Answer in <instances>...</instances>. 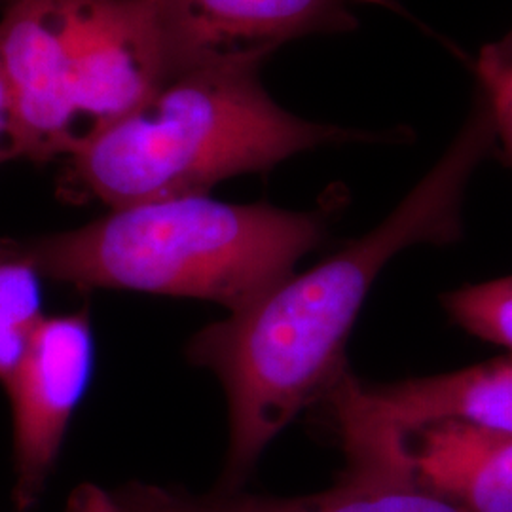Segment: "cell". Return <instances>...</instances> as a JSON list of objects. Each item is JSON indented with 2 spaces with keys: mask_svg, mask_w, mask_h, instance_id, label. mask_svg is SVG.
I'll return each instance as SVG.
<instances>
[{
  "mask_svg": "<svg viewBox=\"0 0 512 512\" xmlns=\"http://www.w3.org/2000/svg\"><path fill=\"white\" fill-rule=\"evenodd\" d=\"M256 61L171 74L135 109L67 156L61 192L110 209L205 196L311 148L378 141V133L310 122L279 107Z\"/></svg>",
  "mask_w": 512,
  "mask_h": 512,
  "instance_id": "7a4b0ae2",
  "label": "cell"
},
{
  "mask_svg": "<svg viewBox=\"0 0 512 512\" xmlns=\"http://www.w3.org/2000/svg\"><path fill=\"white\" fill-rule=\"evenodd\" d=\"M67 512H465L421 486L408 471L348 467L340 482L317 494L270 497L241 490L192 494L148 482L74 490Z\"/></svg>",
  "mask_w": 512,
  "mask_h": 512,
  "instance_id": "ba28073f",
  "label": "cell"
},
{
  "mask_svg": "<svg viewBox=\"0 0 512 512\" xmlns=\"http://www.w3.org/2000/svg\"><path fill=\"white\" fill-rule=\"evenodd\" d=\"M42 274L18 253L10 239L0 241V384L18 370L33 334L44 321Z\"/></svg>",
  "mask_w": 512,
  "mask_h": 512,
  "instance_id": "30bf717a",
  "label": "cell"
},
{
  "mask_svg": "<svg viewBox=\"0 0 512 512\" xmlns=\"http://www.w3.org/2000/svg\"><path fill=\"white\" fill-rule=\"evenodd\" d=\"M351 465L406 469L465 512H512V435L458 421L410 427L346 454Z\"/></svg>",
  "mask_w": 512,
  "mask_h": 512,
  "instance_id": "9c48e42d",
  "label": "cell"
},
{
  "mask_svg": "<svg viewBox=\"0 0 512 512\" xmlns=\"http://www.w3.org/2000/svg\"><path fill=\"white\" fill-rule=\"evenodd\" d=\"M323 213L205 196L110 209L86 226L14 241L42 277L76 291L186 296L241 310L319 247Z\"/></svg>",
  "mask_w": 512,
  "mask_h": 512,
  "instance_id": "3957f363",
  "label": "cell"
},
{
  "mask_svg": "<svg viewBox=\"0 0 512 512\" xmlns=\"http://www.w3.org/2000/svg\"><path fill=\"white\" fill-rule=\"evenodd\" d=\"M495 141L492 110L478 97L454 143L382 224L192 336L188 361L215 372L230 408L219 490H239L270 442L348 370L349 332L387 262L414 245L461 238L467 184Z\"/></svg>",
  "mask_w": 512,
  "mask_h": 512,
  "instance_id": "6da1fadb",
  "label": "cell"
},
{
  "mask_svg": "<svg viewBox=\"0 0 512 512\" xmlns=\"http://www.w3.org/2000/svg\"><path fill=\"white\" fill-rule=\"evenodd\" d=\"M319 403L344 454L435 421L512 435V355L399 384H366L346 370Z\"/></svg>",
  "mask_w": 512,
  "mask_h": 512,
  "instance_id": "5b68a950",
  "label": "cell"
},
{
  "mask_svg": "<svg viewBox=\"0 0 512 512\" xmlns=\"http://www.w3.org/2000/svg\"><path fill=\"white\" fill-rule=\"evenodd\" d=\"M8 2H12V0H8Z\"/></svg>",
  "mask_w": 512,
  "mask_h": 512,
  "instance_id": "5bb4252c",
  "label": "cell"
},
{
  "mask_svg": "<svg viewBox=\"0 0 512 512\" xmlns=\"http://www.w3.org/2000/svg\"><path fill=\"white\" fill-rule=\"evenodd\" d=\"M442 306L461 329L512 351V275L444 294Z\"/></svg>",
  "mask_w": 512,
  "mask_h": 512,
  "instance_id": "8fae6325",
  "label": "cell"
},
{
  "mask_svg": "<svg viewBox=\"0 0 512 512\" xmlns=\"http://www.w3.org/2000/svg\"><path fill=\"white\" fill-rule=\"evenodd\" d=\"M90 0H12L0 19V74L14 158L44 164L76 145L69 78Z\"/></svg>",
  "mask_w": 512,
  "mask_h": 512,
  "instance_id": "277c9868",
  "label": "cell"
},
{
  "mask_svg": "<svg viewBox=\"0 0 512 512\" xmlns=\"http://www.w3.org/2000/svg\"><path fill=\"white\" fill-rule=\"evenodd\" d=\"M88 310L44 317L14 376L4 384L14 416V503L35 507L54 471L74 412L90 385Z\"/></svg>",
  "mask_w": 512,
  "mask_h": 512,
  "instance_id": "52a82bcc",
  "label": "cell"
},
{
  "mask_svg": "<svg viewBox=\"0 0 512 512\" xmlns=\"http://www.w3.org/2000/svg\"><path fill=\"white\" fill-rule=\"evenodd\" d=\"M14 158V145H12V116H10V103L8 93L0 74V164Z\"/></svg>",
  "mask_w": 512,
  "mask_h": 512,
  "instance_id": "4fadbf2b",
  "label": "cell"
},
{
  "mask_svg": "<svg viewBox=\"0 0 512 512\" xmlns=\"http://www.w3.org/2000/svg\"><path fill=\"white\" fill-rule=\"evenodd\" d=\"M480 95L494 116L497 139L503 141L512 164V35L482 50L476 63Z\"/></svg>",
  "mask_w": 512,
  "mask_h": 512,
  "instance_id": "7c38bea8",
  "label": "cell"
},
{
  "mask_svg": "<svg viewBox=\"0 0 512 512\" xmlns=\"http://www.w3.org/2000/svg\"><path fill=\"white\" fill-rule=\"evenodd\" d=\"M165 78L226 61L262 63L281 44L357 27L353 6L393 0H150Z\"/></svg>",
  "mask_w": 512,
  "mask_h": 512,
  "instance_id": "8992f818",
  "label": "cell"
}]
</instances>
